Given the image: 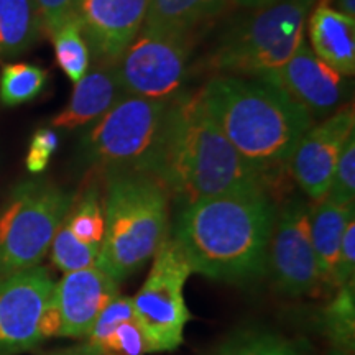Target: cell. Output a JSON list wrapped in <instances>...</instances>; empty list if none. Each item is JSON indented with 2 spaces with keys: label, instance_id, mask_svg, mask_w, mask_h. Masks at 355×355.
Returning a JSON list of instances; mask_svg holds the SVG:
<instances>
[{
  "label": "cell",
  "instance_id": "6da1fadb",
  "mask_svg": "<svg viewBox=\"0 0 355 355\" xmlns=\"http://www.w3.org/2000/svg\"><path fill=\"white\" fill-rule=\"evenodd\" d=\"M207 112L277 202L290 189V159L313 117L263 78L216 74L199 89Z\"/></svg>",
  "mask_w": 355,
  "mask_h": 355
},
{
  "label": "cell",
  "instance_id": "7a4b0ae2",
  "mask_svg": "<svg viewBox=\"0 0 355 355\" xmlns=\"http://www.w3.org/2000/svg\"><path fill=\"white\" fill-rule=\"evenodd\" d=\"M145 173L180 207L239 191L268 193L263 178L243 162L212 121L199 91L170 99Z\"/></svg>",
  "mask_w": 355,
  "mask_h": 355
},
{
  "label": "cell",
  "instance_id": "3957f363",
  "mask_svg": "<svg viewBox=\"0 0 355 355\" xmlns=\"http://www.w3.org/2000/svg\"><path fill=\"white\" fill-rule=\"evenodd\" d=\"M278 202L265 189L219 194L183 206L170 234L191 272L248 285L266 275Z\"/></svg>",
  "mask_w": 355,
  "mask_h": 355
},
{
  "label": "cell",
  "instance_id": "277c9868",
  "mask_svg": "<svg viewBox=\"0 0 355 355\" xmlns=\"http://www.w3.org/2000/svg\"><path fill=\"white\" fill-rule=\"evenodd\" d=\"M104 239L96 265L121 285L153 259L170 235L166 189L144 171L102 175Z\"/></svg>",
  "mask_w": 355,
  "mask_h": 355
},
{
  "label": "cell",
  "instance_id": "5b68a950",
  "mask_svg": "<svg viewBox=\"0 0 355 355\" xmlns=\"http://www.w3.org/2000/svg\"><path fill=\"white\" fill-rule=\"evenodd\" d=\"M316 0H279L235 21L204 58L216 74L260 78L283 68L304 40V25Z\"/></svg>",
  "mask_w": 355,
  "mask_h": 355
},
{
  "label": "cell",
  "instance_id": "8992f818",
  "mask_svg": "<svg viewBox=\"0 0 355 355\" xmlns=\"http://www.w3.org/2000/svg\"><path fill=\"white\" fill-rule=\"evenodd\" d=\"M74 194L48 180L24 181L12 189L0 207V278L42 263Z\"/></svg>",
  "mask_w": 355,
  "mask_h": 355
},
{
  "label": "cell",
  "instance_id": "52a82bcc",
  "mask_svg": "<svg viewBox=\"0 0 355 355\" xmlns=\"http://www.w3.org/2000/svg\"><path fill=\"white\" fill-rule=\"evenodd\" d=\"M170 99L122 96L83 139V157L94 175L144 171L157 145Z\"/></svg>",
  "mask_w": 355,
  "mask_h": 355
},
{
  "label": "cell",
  "instance_id": "ba28073f",
  "mask_svg": "<svg viewBox=\"0 0 355 355\" xmlns=\"http://www.w3.org/2000/svg\"><path fill=\"white\" fill-rule=\"evenodd\" d=\"M191 273L181 248L168 235L153 255L145 283L132 298L133 318L144 334L146 354L170 352L183 343L191 319L184 303V285Z\"/></svg>",
  "mask_w": 355,
  "mask_h": 355
},
{
  "label": "cell",
  "instance_id": "9c48e42d",
  "mask_svg": "<svg viewBox=\"0 0 355 355\" xmlns=\"http://www.w3.org/2000/svg\"><path fill=\"white\" fill-rule=\"evenodd\" d=\"M266 275L290 298H321L329 293L318 268L304 199L291 196L278 202L266 248Z\"/></svg>",
  "mask_w": 355,
  "mask_h": 355
},
{
  "label": "cell",
  "instance_id": "30bf717a",
  "mask_svg": "<svg viewBox=\"0 0 355 355\" xmlns=\"http://www.w3.org/2000/svg\"><path fill=\"white\" fill-rule=\"evenodd\" d=\"M121 60L115 76L125 96L171 99L188 78V60L193 42L141 30Z\"/></svg>",
  "mask_w": 355,
  "mask_h": 355
},
{
  "label": "cell",
  "instance_id": "8fae6325",
  "mask_svg": "<svg viewBox=\"0 0 355 355\" xmlns=\"http://www.w3.org/2000/svg\"><path fill=\"white\" fill-rule=\"evenodd\" d=\"M55 285L42 265L0 278V355L28 352L43 343V318Z\"/></svg>",
  "mask_w": 355,
  "mask_h": 355
},
{
  "label": "cell",
  "instance_id": "7c38bea8",
  "mask_svg": "<svg viewBox=\"0 0 355 355\" xmlns=\"http://www.w3.org/2000/svg\"><path fill=\"white\" fill-rule=\"evenodd\" d=\"M352 133H355V109L350 102L301 137L291 155L290 175L311 201L326 198L337 159Z\"/></svg>",
  "mask_w": 355,
  "mask_h": 355
},
{
  "label": "cell",
  "instance_id": "4fadbf2b",
  "mask_svg": "<svg viewBox=\"0 0 355 355\" xmlns=\"http://www.w3.org/2000/svg\"><path fill=\"white\" fill-rule=\"evenodd\" d=\"M150 0H79L81 21L96 66H115L145 24Z\"/></svg>",
  "mask_w": 355,
  "mask_h": 355
},
{
  "label": "cell",
  "instance_id": "5bb4252c",
  "mask_svg": "<svg viewBox=\"0 0 355 355\" xmlns=\"http://www.w3.org/2000/svg\"><path fill=\"white\" fill-rule=\"evenodd\" d=\"M260 78L277 84L313 121L336 112L345 96L343 74L319 60L304 40L283 68L270 71Z\"/></svg>",
  "mask_w": 355,
  "mask_h": 355
},
{
  "label": "cell",
  "instance_id": "9a60e30c",
  "mask_svg": "<svg viewBox=\"0 0 355 355\" xmlns=\"http://www.w3.org/2000/svg\"><path fill=\"white\" fill-rule=\"evenodd\" d=\"M119 295V283L97 265L64 273L55 285L60 336L86 339L102 311Z\"/></svg>",
  "mask_w": 355,
  "mask_h": 355
},
{
  "label": "cell",
  "instance_id": "2e32d148",
  "mask_svg": "<svg viewBox=\"0 0 355 355\" xmlns=\"http://www.w3.org/2000/svg\"><path fill=\"white\" fill-rule=\"evenodd\" d=\"M311 50L343 76L355 73V19L318 0L308 17Z\"/></svg>",
  "mask_w": 355,
  "mask_h": 355
},
{
  "label": "cell",
  "instance_id": "e0dca14e",
  "mask_svg": "<svg viewBox=\"0 0 355 355\" xmlns=\"http://www.w3.org/2000/svg\"><path fill=\"white\" fill-rule=\"evenodd\" d=\"M121 87L114 66H96L94 71L79 79L68 105L55 115L51 125L74 130L97 121L121 99Z\"/></svg>",
  "mask_w": 355,
  "mask_h": 355
},
{
  "label": "cell",
  "instance_id": "ac0fdd59",
  "mask_svg": "<svg viewBox=\"0 0 355 355\" xmlns=\"http://www.w3.org/2000/svg\"><path fill=\"white\" fill-rule=\"evenodd\" d=\"M229 7V0H150L144 28L193 42Z\"/></svg>",
  "mask_w": 355,
  "mask_h": 355
},
{
  "label": "cell",
  "instance_id": "d6986e66",
  "mask_svg": "<svg viewBox=\"0 0 355 355\" xmlns=\"http://www.w3.org/2000/svg\"><path fill=\"white\" fill-rule=\"evenodd\" d=\"M355 206H340L331 199L309 204L311 242L316 255L318 268L327 291L334 293V268L340 241L347 224L354 219Z\"/></svg>",
  "mask_w": 355,
  "mask_h": 355
},
{
  "label": "cell",
  "instance_id": "ffe728a7",
  "mask_svg": "<svg viewBox=\"0 0 355 355\" xmlns=\"http://www.w3.org/2000/svg\"><path fill=\"white\" fill-rule=\"evenodd\" d=\"M42 35V19L35 0H0V56L21 55Z\"/></svg>",
  "mask_w": 355,
  "mask_h": 355
},
{
  "label": "cell",
  "instance_id": "44dd1931",
  "mask_svg": "<svg viewBox=\"0 0 355 355\" xmlns=\"http://www.w3.org/2000/svg\"><path fill=\"white\" fill-rule=\"evenodd\" d=\"M309 345L263 327L230 332L207 355H308Z\"/></svg>",
  "mask_w": 355,
  "mask_h": 355
},
{
  "label": "cell",
  "instance_id": "7402d4cb",
  "mask_svg": "<svg viewBox=\"0 0 355 355\" xmlns=\"http://www.w3.org/2000/svg\"><path fill=\"white\" fill-rule=\"evenodd\" d=\"M322 334L332 347L354 354L355 349V285L354 282L337 288L332 300L321 311Z\"/></svg>",
  "mask_w": 355,
  "mask_h": 355
},
{
  "label": "cell",
  "instance_id": "603a6c76",
  "mask_svg": "<svg viewBox=\"0 0 355 355\" xmlns=\"http://www.w3.org/2000/svg\"><path fill=\"white\" fill-rule=\"evenodd\" d=\"M55 44L56 63L71 81L76 84L89 73L91 51L84 40L83 26L78 15L71 17L50 37Z\"/></svg>",
  "mask_w": 355,
  "mask_h": 355
},
{
  "label": "cell",
  "instance_id": "cb8c5ba5",
  "mask_svg": "<svg viewBox=\"0 0 355 355\" xmlns=\"http://www.w3.org/2000/svg\"><path fill=\"white\" fill-rule=\"evenodd\" d=\"M48 71L28 63L7 64L0 73V104L17 107L37 99L48 83Z\"/></svg>",
  "mask_w": 355,
  "mask_h": 355
},
{
  "label": "cell",
  "instance_id": "d4e9b609",
  "mask_svg": "<svg viewBox=\"0 0 355 355\" xmlns=\"http://www.w3.org/2000/svg\"><path fill=\"white\" fill-rule=\"evenodd\" d=\"M50 254L56 268L69 273L96 265L99 250L79 241L64 224H61L51 242Z\"/></svg>",
  "mask_w": 355,
  "mask_h": 355
},
{
  "label": "cell",
  "instance_id": "484cf974",
  "mask_svg": "<svg viewBox=\"0 0 355 355\" xmlns=\"http://www.w3.org/2000/svg\"><path fill=\"white\" fill-rule=\"evenodd\" d=\"M327 199L340 206L355 204V133L345 141L340 157L337 159L331 188L326 194Z\"/></svg>",
  "mask_w": 355,
  "mask_h": 355
},
{
  "label": "cell",
  "instance_id": "4316f807",
  "mask_svg": "<svg viewBox=\"0 0 355 355\" xmlns=\"http://www.w3.org/2000/svg\"><path fill=\"white\" fill-rule=\"evenodd\" d=\"M94 355H146V345L135 318L122 322L99 344L87 345Z\"/></svg>",
  "mask_w": 355,
  "mask_h": 355
},
{
  "label": "cell",
  "instance_id": "83f0119b",
  "mask_svg": "<svg viewBox=\"0 0 355 355\" xmlns=\"http://www.w3.org/2000/svg\"><path fill=\"white\" fill-rule=\"evenodd\" d=\"M133 318V303L132 298L128 296L119 295L107 308L101 313V316L97 318V321L92 327L91 334L86 337L87 345H96L99 344L102 339H105L110 332H114L121 326L122 322L128 321Z\"/></svg>",
  "mask_w": 355,
  "mask_h": 355
},
{
  "label": "cell",
  "instance_id": "f1b7e54d",
  "mask_svg": "<svg viewBox=\"0 0 355 355\" xmlns=\"http://www.w3.org/2000/svg\"><path fill=\"white\" fill-rule=\"evenodd\" d=\"M58 145H60V139H58L55 130L40 128V130L35 132L25 158L26 170L33 173V175H38V173L46 170L51 155L58 150Z\"/></svg>",
  "mask_w": 355,
  "mask_h": 355
},
{
  "label": "cell",
  "instance_id": "f546056e",
  "mask_svg": "<svg viewBox=\"0 0 355 355\" xmlns=\"http://www.w3.org/2000/svg\"><path fill=\"white\" fill-rule=\"evenodd\" d=\"M40 19H42L43 35L51 37L64 21L76 15L79 0H35Z\"/></svg>",
  "mask_w": 355,
  "mask_h": 355
},
{
  "label": "cell",
  "instance_id": "4dcf8cb0",
  "mask_svg": "<svg viewBox=\"0 0 355 355\" xmlns=\"http://www.w3.org/2000/svg\"><path fill=\"white\" fill-rule=\"evenodd\" d=\"M355 282V220L352 219L344 230L343 241H340L339 255L336 260L334 268V288L347 285Z\"/></svg>",
  "mask_w": 355,
  "mask_h": 355
},
{
  "label": "cell",
  "instance_id": "1f68e13d",
  "mask_svg": "<svg viewBox=\"0 0 355 355\" xmlns=\"http://www.w3.org/2000/svg\"><path fill=\"white\" fill-rule=\"evenodd\" d=\"M40 355H94V352L87 347V344H78V345H71V347L48 350V352H43Z\"/></svg>",
  "mask_w": 355,
  "mask_h": 355
},
{
  "label": "cell",
  "instance_id": "d6a6232c",
  "mask_svg": "<svg viewBox=\"0 0 355 355\" xmlns=\"http://www.w3.org/2000/svg\"><path fill=\"white\" fill-rule=\"evenodd\" d=\"M321 2L337 12L344 13V15L354 17L355 19V0H321Z\"/></svg>",
  "mask_w": 355,
  "mask_h": 355
},
{
  "label": "cell",
  "instance_id": "836d02e7",
  "mask_svg": "<svg viewBox=\"0 0 355 355\" xmlns=\"http://www.w3.org/2000/svg\"><path fill=\"white\" fill-rule=\"evenodd\" d=\"M230 6L242 7V8H250V10H259V8H265L273 3L279 2V0H229Z\"/></svg>",
  "mask_w": 355,
  "mask_h": 355
},
{
  "label": "cell",
  "instance_id": "e575fe53",
  "mask_svg": "<svg viewBox=\"0 0 355 355\" xmlns=\"http://www.w3.org/2000/svg\"><path fill=\"white\" fill-rule=\"evenodd\" d=\"M329 355H354V354H347V352H343V350H337V349H332Z\"/></svg>",
  "mask_w": 355,
  "mask_h": 355
}]
</instances>
